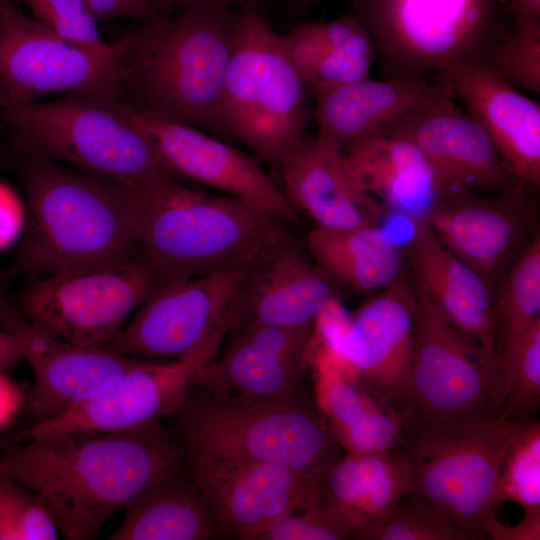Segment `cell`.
<instances>
[{
  "instance_id": "obj_7",
  "label": "cell",
  "mask_w": 540,
  "mask_h": 540,
  "mask_svg": "<svg viewBox=\"0 0 540 540\" xmlns=\"http://www.w3.org/2000/svg\"><path fill=\"white\" fill-rule=\"evenodd\" d=\"M518 422L485 413L406 423L403 450L413 468L411 496L434 508L473 539L499 522L493 497Z\"/></svg>"
},
{
  "instance_id": "obj_41",
  "label": "cell",
  "mask_w": 540,
  "mask_h": 540,
  "mask_svg": "<svg viewBox=\"0 0 540 540\" xmlns=\"http://www.w3.org/2000/svg\"><path fill=\"white\" fill-rule=\"evenodd\" d=\"M349 536L328 516L323 502L283 515L253 540H343Z\"/></svg>"
},
{
  "instance_id": "obj_15",
  "label": "cell",
  "mask_w": 540,
  "mask_h": 540,
  "mask_svg": "<svg viewBox=\"0 0 540 540\" xmlns=\"http://www.w3.org/2000/svg\"><path fill=\"white\" fill-rule=\"evenodd\" d=\"M516 182L500 193L442 188L424 221L439 240L475 270L493 297L529 237L531 211Z\"/></svg>"
},
{
  "instance_id": "obj_42",
  "label": "cell",
  "mask_w": 540,
  "mask_h": 540,
  "mask_svg": "<svg viewBox=\"0 0 540 540\" xmlns=\"http://www.w3.org/2000/svg\"><path fill=\"white\" fill-rule=\"evenodd\" d=\"M96 20L129 18L148 21L168 15L173 9L166 0H83Z\"/></svg>"
},
{
  "instance_id": "obj_24",
  "label": "cell",
  "mask_w": 540,
  "mask_h": 540,
  "mask_svg": "<svg viewBox=\"0 0 540 540\" xmlns=\"http://www.w3.org/2000/svg\"><path fill=\"white\" fill-rule=\"evenodd\" d=\"M450 87L439 76L424 78H368L312 87L316 138L345 153L357 143L385 134L398 120Z\"/></svg>"
},
{
  "instance_id": "obj_16",
  "label": "cell",
  "mask_w": 540,
  "mask_h": 540,
  "mask_svg": "<svg viewBox=\"0 0 540 540\" xmlns=\"http://www.w3.org/2000/svg\"><path fill=\"white\" fill-rule=\"evenodd\" d=\"M203 371L179 360L145 358L101 390L44 422L0 438V448L31 437L69 431H124L163 421Z\"/></svg>"
},
{
  "instance_id": "obj_36",
  "label": "cell",
  "mask_w": 540,
  "mask_h": 540,
  "mask_svg": "<svg viewBox=\"0 0 540 540\" xmlns=\"http://www.w3.org/2000/svg\"><path fill=\"white\" fill-rule=\"evenodd\" d=\"M489 66L514 88L540 92V24H513L492 47Z\"/></svg>"
},
{
  "instance_id": "obj_43",
  "label": "cell",
  "mask_w": 540,
  "mask_h": 540,
  "mask_svg": "<svg viewBox=\"0 0 540 540\" xmlns=\"http://www.w3.org/2000/svg\"><path fill=\"white\" fill-rule=\"evenodd\" d=\"M28 393L0 372V430L26 406Z\"/></svg>"
},
{
  "instance_id": "obj_37",
  "label": "cell",
  "mask_w": 540,
  "mask_h": 540,
  "mask_svg": "<svg viewBox=\"0 0 540 540\" xmlns=\"http://www.w3.org/2000/svg\"><path fill=\"white\" fill-rule=\"evenodd\" d=\"M24 4L32 18L62 39L91 52L118 57L115 43L101 36L96 18L83 0H14Z\"/></svg>"
},
{
  "instance_id": "obj_27",
  "label": "cell",
  "mask_w": 540,
  "mask_h": 540,
  "mask_svg": "<svg viewBox=\"0 0 540 540\" xmlns=\"http://www.w3.org/2000/svg\"><path fill=\"white\" fill-rule=\"evenodd\" d=\"M340 151L304 137L279 165L288 201L319 227L350 229L374 222L382 206L357 190L341 165Z\"/></svg>"
},
{
  "instance_id": "obj_44",
  "label": "cell",
  "mask_w": 540,
  "mask_h": 540,
  "mask_svg": "<svg viewBox=\"0 0 540 540\" xmlns=\"http://www.w3.org/2000/svg\"><path fill=\"white\" fill-rule=\"evenodd\" d=\"M25 358L26 347L21 337L13 331L0 328V372H5Z\"/></svg>"
},
{
  "instance_id": "obj_46",
  "label": "cell",
  "mask_w": 540,
  "mask_h": 540,
  "mask_svg": "<svg viewBox=\"0 0 540 540\" xmlns=\"http://www.w3.org/2000/svg\"><path fill=\"white\" fill-rule=\"evenodd\" d=\"M174 8L186 9L199 6H227L240 10L261 8V0H166Z\"/></svg>"
},
{
  "instance_id": "obj_14",
  "label": "cell",
  "mask_w": 540,
  "mask_h": 540,
  "mask_svg": "<svg viewBox=\"0 0 540 540\" xmlns=\"http://www.w3.org/2000/svg\"><path fill=\"white\" fill-rule=\"evenodd\" d=\"M217 536L253 540L290 512L323 502L321 481L273 462L214 456H185Z\"/></svg>"
},
{
  "instance_id": "obj_5",
  "label": "cell",
  "mask_w": 540,
  "mask_h": 540,
  "mask_svg": "<svg viewBox=\"0 0 540 540\" xmlns=\"http://www.w3.org/2000/svg\"><path fill=\"white\" fill-rule=\"evenodd\" d=\"M164 421L185 456L273 462L321 481L343 455L317 403L309 397L274 401L236 393L212 364L198 374Z\"/></svg>"
},
{
  "instance_id": "obj_29",
  "label": "cell",
  "mask_w": 540,
  "mask_h": 540,
  "mask_svg": "<svg viewBox=\"0 0 540 540\" xmlns=\"http://www.w3.org/2000/svg\"><path fill=\"white\" fill-rule=\"evenodd\" d=\"M317 406L345 453L382 452L402 446L405 413L380 392L314 357Z\"/></svg>"
},
{
  "instance_id": "obj_11",
  "label": "cell",
  "mask_w": 540,
  "mask_h": 540,
  "mask_svg": "<svg viewBox=\"0 0 540 540\" xmlns=\"http://www.w3.org/2000/svg\"><path fill=\"white\" fill-rule=\"evenodd\" d=\"M251 261L226 271L158 284L106 351L179 360L206 369L229 333L232 307Z\"/></svg>"
},
{
  "instance_id": "obj_35",
  "label": "cell",
  "mask_w": 540,
  "mask_h": 540,
  "mask_svg": "<svg viewBox=\"0 0 540 540\" xmlns=\"http://www.w3.org/2000/svg\"><path fill=\"white\" fill-rule=\"evenodd\" d=\"M360 537L362 540H474L443 514L409 495Z\"/></svg>"
},
{
  "instance_id": "obj_17",
  "label": "cell",
  "mask_w": 540,
  "mask_h": 540,
  "mask_svg": "<svg viewBox=\"0 0 540 540\" xmlns=\"http://www.w3.org/2000/svg\"><path fill=\"white\" fill-rule=\"evenodd\" d=\"M414 306L413 288L399 280L361 305L333 345L318 347L400 410L413 357Z\"/></svg>"
},
{
  "instance_id": "obj_48",
  "label": "cell",
  "mask_w": 540,
  "mask_h": 540,
  "mask_svg": "<svg viewBox=\"0 0 540 540\" xmlns=\"http://www.w3.org/2000/svg\"><path fill=\"white\" fill-rule=\"evenodd\" d=\"M14 0H0V14L10 4H13Z\"/></svg>"
},
{
  "instance_id": "obj_26",
  "label": "cell",
  "mask_w": 540,
  "mask_h": 540,
  "mask_svg": "<svg viewBox=\"0 0 540 540\" xmlns=\"http://www.w3.org/2000/svg\"><path fill=\"white\" fill-rule=\"evenodd\" d=\"M412 486V464L402 447L345 453L321 479L326 513L349 538L356 539L410 495Z\"/></svg>"
},
{
  "instance_id": "obj_33",
  "label": "cell",
  "mask_w": 540,
  "mask_h": 540,
  "mask_svg": "<svg viewBox=\"0 0 540 540\" xmlns=\"http://www.w3.org/2000/svg\"><path fill=\"white\" fill-rule=\"evenodd\" d=\"M493 297L494 328L500 348L540 318V239L530 242L507 271Z\"/></svg>"
},
{
  "instance_id": "obj_47",
  "label": "cell",
  "mask_w": 540,
  "mask_h": 540,
  "mask_svg": "<svg viewBox=\"0 0 540 540\" xmlns=\"http://www.w3.org/2000/svg\"><path fill=\"white\" fill-rule=\"evenodd\" d=\"M320 1L323 0H287L290 9L297 14L305 12L307 9Z\"/></svg>"
},
{
  "instance_id": "obj_22",
  "label": "cell",
  "mask_w": 540,
  "mask_h": 540,
  "mask_svg": "<svg viewBox=\"0 0 540 540\" xmlns=\"http://www.w3.org/2000/svg\"><path fill=\"white\" fill-rule=\"evenodd\" d=\"M490 137L518 182L540 183V105L519 93L485 60H470L440 75Z\"/></svg>"
},
{
  "instance_id": "obj_4",
  "label": "cell",
  "mask_w": 540,
  "mask_h": 540,
  "mask_svg": "<svg viewBox=\"0 0 540 540\" xmlns=\"http://www.w3.org/2000/svg\"><path fill=\"white\" fill-rule=\"evenodd\" d=\"M241 20L227 6L182 9L115 43L124 99L156 117L211 130Z\"/></svg>"
},
{
  "instance_id": "obj_21",
  "label": "cell",
  "mask_w": 540,
  "mask_h": 540,
  "mask_svg": "<svg viewBox=\"0 0 540 540\" xmlns=\"http://www.w3.org/2000/svg\"><path fill=\"white\" fill-rule=\"evenodd\" d=\"M338 285L285 234L251 261L232 307L229 332L245 324L314 327L320 312L338 297Z\"/></svg>"
},
{
  "instance_id": "obj_9",
  "label": "cell",
  "mask_w": 540,
  "mask_h": 540,
  "mask_svg": "<svg viewBox=\"0 0 540 540\" xmlns=\"http://www.w3.org/2000/svg\"><path fill=\"white\" fill-rule=\"evenodd\" d=\"M387 78H423L488 60L507 30L502 0H350Z\"/></svg>"
},
{
  "instance_id": "obj_39",
  "label": "cell",
  "mask_w": 540,
  "mask_h": 540,
  "mask_svg": "<svg viewBox=\"0 0 540 540\" xmlns=\"http://www.w3.org/2000/svg\"><path fill=\"white\" fill-rule=\"evenodd\" d=\"M57 529L37 495L0 479V540H54Z\"/></svg>"
},
{
  "instance_id": "obj_28",
  "label": "cell",
  "mask_w": 540,
  "mask_h": 540,
  "mask_svg": "<svg viewBox=\"0 0 540 540\" xmlns=\"http://www.w3.org/2000/svg\"><path fill=\"white\" fill-rule=\"evenodd\" d=\"M342 168L354 187L381 206L423 220L442 189L421 151L392 135L367 138L341 155Z\"/></svg>"
},
{
  "instance_id": "obj_49",
  "label": "cell",
  "mask_w": 540,
  "mask_h": 540,
  "mask_svg": "<svg viewBox=\"0 0 540 540\" xmlns=\"http://www.w3.org/2000/svg\"><path fill=\"white\" fill-rule=\"evenodd\" d=\"M0 157H1V155H0Z\"/></svg>"
},
{
  "instance_id": "obj_10",
  "label": "cell",
  "mask_w": 540,
  "mask_h": 540,
  "mask_svg": "<svg viewBox=\"0 0 540 540\" xmlns=\"http://www.w3.org/2000/svg\"><path fill=\"white\" fill-rule=\"evenodd\" d=\"M158 285L143 256L28 277L16 310L46 334L83 349L106 350Z\"/></svg>"
},
{
  "instance_id": "obj_34",
  "label": "cell",
  "mask_w": 540,
  "mask_h": 540,
  "mask_svg": "<svg viewBox=\"0 0 540 540\" xmlns=\"http://www.w3.org/2000/svg\"><path fill=\"white\" fill-rule=\"evenodd\" d=\"M512 502L522 507L524 518L540 519V423L529 418L518 422L504 456L493 506Z\"/></svg>"
},
{
  "instance_id": "obj_3",
  "label": "cell",
  "mask_w": 540,
  "mask_h": 540,
  "mask_svg": "<svg viewBox=\"0 0 540 540\" xmlns=\"http://www.w3.org/2000/svg\"><path fill=\"white\" fill-rule=\"evenodd\" d=\"M29 220L13 261L0 272V288L17 277L40 276L129 259L139 254L126 188L93 173L18 152Z\"/></svg>"
},
{
  "instance_id": "obj_8",
  "label": "cell",
  "mask_w": 540,
  "mask_h": 540,
  "mask_svg": "<svg viewBox=\"0 0 540 540\" xmlns=\"http://www.w3.org/2000/svg\"><path fill=\"white\" fill-rule=\"evenodd\" d=\"M309 118L306 84L261 8L241 10L234 52L212 131L246 144L279 167L300 144Z\"/></svg>"
},
{
  "instance_id": "obj_20",
  "label": "cell",
  "mask_w": 540,
  "mask_h": 540,
  "mask_svg": "<svg viewBox=\"0 0 540 540\" xmlns=\"http://www.w3.org/2000/svg\"><path fill=\"white\" fill-rule=\"evenodd\" d=\"M119 102L181 177L246 200L286 221L297 220V210L252 157L193 126L156 117L125 100Z\"/></svg>"
},
{
  "instance_id": "obj_25",
  "label": "cell",
  "mask_w": 540,
  "mask_h": 540,
  "mask_svg": "<svg viewBox=\"0 0 540 540\" xmlns=\"http://www.w3.org/2000/svg\"><path fill=\"white\" fill-rule=\"evenodd\" d=\"M313 330L241 325L225 337L212 365L236 393L274 401L308 397L304 378Z\"/></svg>"
},
{
  "instance_id": "obj_1",
  "label": "cell",
  "mask_w": 540,
  "mask_h": 540,
  "mask_svg": "<svg viewBox=\"0 0 540 540\" xmlns=\"http://www.w3.org/2000/svg\"><path fill=\"white\" fill-rule=\"evenodd\" d=\"M187 470L180 441L162 421L36 436L0 448V479L34 492L67 540L94 539L140 493Z\"/></svg>"
},
{
  "instance_id": "obj_31",
  "label": "cell",
  "mask_w": 540,
  "mask_h": 540,
  "mask_svg": "<svg viewBox=\"0 0 540 540\" xmlns=\"http://www.w3.org/2000/svg\"><path fill=\"white\" fill-rule=\"evenodd\" d=\"M306 241L315 263L340 285L372 291L400 280L402 253L375 224L350 229L316 226Z\"/></svg>"
},
{
  "instance_id": "obj_23",
  "label": "cell",
  "mask_w": 540,
  "mask_h": 540,
  "mask_svg": "<svg viewBox=\"0 0 540 540\" xmlns=\"http://www.w3.org/2000/svg\"><path fill=\"white\" fill-rule=\"evenodd\" d=\"M407 254L420 288L500 380L493 294L483 278L451 252L424 220L413 221Z\"/></svg>"
},
{
  "instance_id": "obj_19",
  "label": "cell",
  "mask_w": 540,
  "mask_h": 540,
  "mask_svg": "<svg viewBox=\"0 0 540 540\" xmlns=\"http://www.w3.org/2000/svg\"><path fill=\"white\" fill-rule=\"evenodd\" d=\"M383 135L414 144L441 188L500 193L518 182L486 132L455 105L451 86L406 114Z\"/></svg>"
},
{
  "instance_id": "obj_13",
  "label": "cell",
  "mask_w": 540,
  "mask_h": 540,
  "mask_svg": "<svg viewBox=\"0 0 540 540\" xmlns=\"http://www.w3.org/2000/svg\"><path fill=\"white\" fill-rule=\"evenodd\" d=\"M413 290V357L402 409L407 422L490 415L496 377L432 300Z\"/></svg>"
},
{
  "instance_id": "obj_38",
  "label": "cell",
  "mask_w": 540,
  "mask_h": 540,
  "mask_svg": "<svg viewBox=\"0 0 540 540\" xmlns=\"http://www.w3.org/2000/svg\"><path fill=\"white\" fill-rule=\"evenodd\" d=\"M361 25L351 10L328 22L300 23L290 32L280 35V41L304 81L326 53L342 44Z\"/></svg>"
},
{
  "instance_id": "obj_12",
  "label": "cell",
  "mask_w": 540,
  "mask_h": 540,
  "mask_svg": "<svg viewBox=\"0 0 540 540\" xmlns=\"http://www.w3.org/2000/svg\"><path fill=\"white\" fill-rule=\"evenodd\" d=\"M0 89L6 105L58 92L111 101L125 98L124 73L117 56L69 43L14 3L0 14Z\"/></svg>"
},
{
  "instance_id": "obj_6",
  "label": "cell",
  "mask_w": 540,
  "mask_h": 540,
  "mask_svg": "<svg viewBox=\"0 0 540 540\" xmlns=\"http://www.w3.org/2000/svg\"><path fill=\"white\" fill-rule=\"evenodd\" d=\"M119 101L68 94L52 102L6 105L0 120L18 152L66 162L124 186L181 177Z\"/></svg>"
},
{
  "instance_id": "obj_2",
  "label": "cell",
  "mask_w": 540,
  "mask_h": 540,
  "mask_svg": "<svg viewBox=\"0 0 540 540\" xmlns=\"http://www.w3.org/2000/svg\"><path fill=\"white\" fill-rule=\"evenodd\" d=\"M124 187L139 254L158 284L239 267L286 234L281 216L182 177Z\"/></svg>"
},
{
  "instance_id": "obj_32",
  "label": "cell",
  "mask_w": 540,
  "mask_h": 540,
  "mask_svg": "<svg viewBox=\"0 0 540 540\" xmlns=\"http://www.w3.org/2000/svg\"><path fill=\"white\" fill-rule=\"evenodd\" d=\"M500 384L491 415L529 419L540 403V318L499 350Z\"/></svg>"
},
{
  "instance_id": "obj_40",
  "label": "cell",
  "mask_w": 540,
  "mask_h": 540,
  "mask_svg": "<svg viewBox=\"0 0 540 540\" xmlns=\"http://www.w3.org/2000/svg\"><path fill=\"white\" fill-rule=\"evenodd\" d=\"M375 56L373 39L362 24L347 40L326 53L304 82L312 88L368 78Z\"/></svg>"
},
{
  "instance_id": "obj_45",
  "label": "cell",
  "mask_w": 540,
  "mask_h": 540,
  "mask_svg": "<svg viewBox=\"0 0 540 540\" xmlns=\"http://www.w3.org/2000/svg\"><path fill=\"white\" fill-rule=\"evenodd\" d=\"M507 13L513 24H540V0H509Z\"/></svg>"
},
{
  "instance_id": "obj_30",
  "label": "cell",
  "mask_w": 540,
  "mask_h": 540,
  "mask_svg": "<svg viewBox=\"0 0 540 540\" xmlns=\"http://www.w3.org/2000/svg\"><path fill=\"white\" fill-rule=\"evenodd\" d=\"M125 511L110 540H209L217 536L202 491L188 470L146 489Z\"/></svg>"
},
{
  "instance_id": "obj_18",
  "label": "cell",
  "mask_w": 540,
  "mask_h": 540,
  "mask_svg": "<svg viewBox=\"0 0 540 540\" xmlns=\"http://www.w3.org/2000/svg\"><path fill=\"white\" fill-rule=\"evenodd\" d=\"M0 326L18 334L33 373L28 392V426L47 421L140 365L145 358L83 349L29 323L0 289Z\"/></svg>"
}]
</instances>
